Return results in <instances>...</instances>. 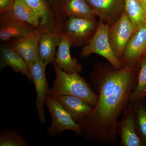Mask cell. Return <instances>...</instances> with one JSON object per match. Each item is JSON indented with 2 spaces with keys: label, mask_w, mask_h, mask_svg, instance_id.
Returning <instances> with one entry per match:
<instances>
[{
  "label": "cell",
  "mask_w": 146,
  "mask_h": 146,
  "mask_svg": "<svg viewBox=\"0 0 146 146\" xmlns=\"http://www.w3.org/2000/svg\"><path fill=\"white\" fill-rule=\"evenodd\" d=\"M146 54V22L132 35L120 61L122 68L140 64Z\"/></svg>",
  "instance_id": "52a82bcc"
},
{
  "label": "cell",
  "mask_w": 146,
  "mask_h": 146,
  "mask_svg": "<svg viewBox=\"0 0 146 146\" xmlns=\"http://www.w3.org/2000/svg\"><path fill=\"white\" fill-rule=\"evenodd\" d=\"M140 64L137 84L131 92L129 100L131 105H133L139 99L145 98L146 95V58H143Z\"/></svg>",
  "instance_id": "44dd1931"
},
{
  "label": "cell",
  "mask_w": 146,
  "mask_h": 146,
  "mask_svg": "<svg viewBox=\"0 0 146 146\" xmlns=\"http://www.w3.org/2000/svg\"><path fill=\"white\" fill-rule=\"evenodd\" d=\"M45 104L52 118L51 124L47 129L50 136L54 137L60 135L66 130L72 131L78 134L82 133L80 125L73 120L56 97L48 94Z\"/></svg>",
  "instance_id": "5b68a950"
},
{
  "label": "cell",
  "mask_w": 146,
  "mask_h": 146,
  "mask_svg": "<svg viewBox=\"0 0 146 146\" xmlns=\"http://www.w3.org/2000/svg\"><path fill=\"white\" fill-rule=\"evenodd\" d=\"M72 46L69 39L62 33L53 63L66 72L79 73L82 70V66L76 59L72 57L70 53Z\"/></svg>",
  "instance_id": "2e32d148"
},
{
  "label": "cell",
  "mask_w": 146,
  "mask_h": 146,
  "mask_svg": "<svg viewBox=\"0 0 146 146\" xmlns=\"http://www.w3.org/2000/svg\"><path fill=\"white\" fill-rule=\"evenodd\" d=\"M136 130L144 145H146V110L143 106L140 105L136 109Z\"/></svg>",
  "instance_id": "603a6c76"
},
{
  "label": "cell",
  "mask_w": 146,
  "mask_h": 146,
  "mask_svg": "<svg viewBox=\"0 0 146 146\" xmlns=\"http://www.w3.org/2000/svg\"><path fill=\"white\" fill-rule=\"evenodd\" d=\"M64 19L69 16L96 18V14L86 0H65L62 11Z\"/></svg>",
  "instance_id": "ac0fdd59"
},
{
  "label": "cell",
  "mask_w": 146,
  "mask_h": 146,
  "mask_svg": "<svg viewBox=\"0 0 146 146\" xmlns=\"http://www.w3.org/2000/svg\"><path fill=\"white\" fill-rule=\"evenodd\" d=\"M143 58H146V54H145V56H144V57Z\"/></svg>",
  "instance_id": "4316f807"
},
{
  "label": "cell",
  "mask_w": 146,
  "mask_h": 146,
  "mask_svg": "<svg viewBox=\"0 0 146 146\" xmlns=\"http://www.w3.org/2000/svg\"><path fill=\"white\" fill-rule=\"evenodd\" d=\"M146 22V15H145V22Z\"/></svg>",
  "instance_id": "83f0119b"
},
{
  "label": "cell",
  "mask_w": 146,
  "mask_h": 146,
  "mask_svg": "<svg viewBox=\"0 0 146 146\" xmlns=\"http://www.w3.org/2000/svg\"><path fill=\"white\" fill-rule=\"evenodd\" d=\"M27 143L18 132L10 130L4 131L0 136L1 146H25Z\"/></svg>",
  "instance_id": "7402d4cb"
},
{
  "label": "cell",
  "mask_w": 146,
  "mask_h": 146,
  "mask_svg": "<svg viewBox=\"0 0 146 146\" xmlns=\"http://www.w3.org/2000/svg\"><path fill=\"white\" fill-rule=\"evenodd\" d=\"M56 77L53 85L48 95L53 97L74 96L81 99L94 108L96 103L98 96L93 91L86 80L79 73L64 72L55 63H52Z\"/></svg>",
  "instance_id": "7a4b0ae2"
},
{
  "label": "cell",
  "mask_w": 146,
  "mask_h": 146,
  "mask_svg": "<svg viewBox=\"0 0 146 146\" xmlns=\"http://www.w3.org/2000/svg\"><path fill=\"white\" fill-rule=\"evenodd\" d=\"M124 11L136 29L145 21L146 4L142 0H124Z\"/></svg>",
  "instance_id": "d6986e66"
},
{
  "label": "cell",
  "mask_w": 146,
  "mask_h": 146,
  "mask_svg": "<svg viewBox=\"0 0 146 146\" xmlns=\"http://www.w3.org/2000/svg\"><path fill=\"white\" fill-rule=\"evenodd\" d=\"M96 16L110 25L124 11V0H86Z\"/></svg>",
  "instance_id": "7c38bea8"
},
{
  "label": "cell",
  "mask_w": 146,
  "mask_h": 146,
  "mask_svg": "<svg viewBox=\"0 0 146 146\" xmlns=\"http://www.w3.org/2000/svg\"><path fill=\"white\" fill-rule=\"evenodd\" d=\"M56 13L64 19L62 14V9L65 0H47Z\"/></svg>",
  "instance_id": "cb8c5ba5"
},
{
  "label": "cell",
  "mask_w": 146,
  "mask_h": 146,
  "mask_svg": "<svg viewBox=\"0 0 146 146\" xmlns=\"http://www.w3.org/2000/svg\"><path fill=\"white\" fill-rule=\"evenodd\" d=\"M35 29L16 17L12 10L0 13V39L3 42L25 36Z\"/></svg>",
  "instance_id": "30bf717a"
},
{
  "label": "cell",
  "mask_w": 146,
  "mask_h": 146,
  "mask_svg": "<svg viewBox=\"0 0 146 146\" xmlns=\"http://www.w3.org/2000/svg\"><path fill=\"white\" fill-rule=\"evenodd\" d=\"M143 2L145 3L146 4V0H142Z\"/></svg>",
  "instance_id": "484cf974"
},
{
  "label": "cell",
  "mask_w": 146,
  "mask_h": 146,
  "mask_svg": "<svg viewBox=\"0 0 146 146\" xmlns=\"http://www.w3.org/2000/svg\"><path fill=\"white\" fill-rule=\"evenodd\" d=\"M15 0H0V13L13 10Z\"/></svg>",
  "instance_id": "d4e9b609"
},
{
  "label": "cell",
  "mask_w": 146,
  "mask_h": 146,
  "mask_svg": "<svg viewBox=\"0 0 146 146\" xmlns=\"http://www.w3.org/2000/svg\"><path fill=\"white\" fill-rule=\"evenodd\" d=\"M125 112L120 127V145L143 146L136 130L132 105H129Z\"/></svg>",
  "instance_id": "9a60e30c"
},
{
  "label": "cell",
  "mask_w": 146,
  "mask_h": 146,
  "mask_svg": "<svg viewBox=\"0 0 146 146\" xmlns=\"http://www.w3.org/2000/svg\"><path fill=\"white\" fill-rule=\"evenodd\" d=\"M7 66L10 67L14 72L25 76L32 81L29 68L24 58L7 42H3L1 45L0 69L3 70Z\"/></svg>",
  "instance_id": "4fadbf2b"
},
{
  "label": "cell",
  "mask_w": 146,
  "mask_h": 146,
  "mask_svg": "<svg viewBox=\"0 0 146 146\" xmlns=\"http://www.w3.org/2000/svg\"><path fill=\"white\" fill-rule=\"evenodd\" d=\"M136 29L125 11L117 21L110 25V42L119 60L122 56L128 42Z\"/></svg>",
  "instance_id": "8992f818"
},
{
  "label": "cell",
  "mask_w": 146,
  "mask_h": 146,
  "mask_svg": "<svg viewBox=\"0 0 146 146\" xmlns=\"http://www.w3.org/2000/svg\"><path fill=\"white\" fill-rule=\"evenodd\" d=\"M40 20L42 32L61 30L64 19L57 15L47 0H24Z\"/></svg>",
  "instance_id": "8fae6325"
},
{
  "label": "cell",
  "mask_w": 146,
  "mask_h": 146,
  "mask_svg": "<svg viewBox=\"0 0 146 146\" xmlns=\"http://www.w3.org/2000/svg\"><path fill=\"white\" fill-rule=\"evenodd\" d=\"M137 66H126L111 71L103 78L93 111L78 122L82 133L93 139L115 141L118 118L126 109L134 89Z\"/></svg>",
  "instance_id": "6da1fadb"
},
{
  "label": "cell",
  "mask_w": 146,
  "mask_h": 146,
  "mask_svg": "<svg viewBox=\"0 0 146 146\" xmlns=\"http://www.w3.org/2000/svg\"><path fill=\"white\" fill-rule=\"evenodd\" d=\"M42 32L35 29L25 36L12 39L6 42L20 54L29 67L39 59V44Z\"/></svg>",
  "instance_id": "9c48e42d"
},
{
  "label": "cell",
  "mask_w": 146,
  "mask_h": 146,
  "mask_svg": "<svg viewBox=\"0 0 146 146\" xmlns=\"http://www.w3.org/2000/svg\"><path fill=\"white\" fill-rule=\"evenodd\" d=\"M110 25L100 19L96 30L89 42L82 49L81 56L86 57L91 54L100 55L106 58L117 69L122 68L120 60L115 55L109 39Z\"/></svg>",
  "instance_id": "277c9868"
},
{
  "label": "cell",
  "mask_w": 146,
  "mask_h": 146,
  "mask_svg": "<svg viewBox=\"0 0 146 146\" xmlns=\"http://www.w3.org/2000/svg\"><path fill=\"white\" fill-rule=\"evenodd\" d=\"M56 98L71 115L73 120L77 123L88 116L93 111V107L78 97L65 95Z\"/></svg>",
  "instance_id": "e0dca14e"
},
{
  "label": "cell",
  "mask_w": 146,
  "mask_h": 146,
  "mask_svg": "<svg viewBox=\"0 0 146 146\" xmlns=\"http://www.w3.org/2000/svg\"><path fill=\"white\" fill-rule=\"evenodd\" d=\"M36 92V106L40 121L46 123L44 106L49 89L46 76V66L42 64L40 59L29 66Z\"/></svg>",
  "instance_id": "ba28073f"
},
{
  "label": "cell",
  "mask_w": 146,
  "mask_h": 146,
  "mask_svg": "<svg viewBox=\"0 0 146 146\" xmlns=\"http://www.w3.org/2000/svg\"><path fill=\"white\" fill-rule=\"evenodd\" d=\"M145 98H146V95L145 96Z\"/></svg>",
  "instance_id": "f1b7e54d"
},
{
  "label": "cell",
  "mask_w": 146,
  "mask_h": 146,
  "mask_svg": "<svg viewBox=\"0 0 146 146\" xmlns=\"http://www.w3.org/2000/svg\"><path fill=\"white\" fill-rule=\"evenodd\" d=\"M61 30L42 32L39 40V59L43 65L46 67L54 62L56 49L61 39Z\"/></svg>",
  "instance_id": "5bb4252c"
},
{
  "label": "cell",
  "mask_w": 146,
  "mask_h": 146,
  "mask_svg": "<svg viewBox=\"0 0 146 146\" xmlns=\"http://www.w3.org/2000/svg\"><path fill=\"white\" fill-rule=\"evenodd\" d=\"M98 24L96 18L69 16L63 21L61 31L72 46H80L89 42L96 30Z\"/></svg>",
  "instance_id": "3957f363"
},
{
  "label": "cell",
  "mask_w": 146,
  "mask_h": 146,
  "mask_svg": "<svg viewBox=\"0 0 146 146\" xmlns=\"http://www.w3.org/2000/svg\"><path fill=\"white\" fill-rule=\"evenodd\" d=\"M16 17L35 28L40 26V20L36 13L24 0H15L13 9Z\"/></svg>",
  "instance_id": "ffe728a7"
}]
</instances>
